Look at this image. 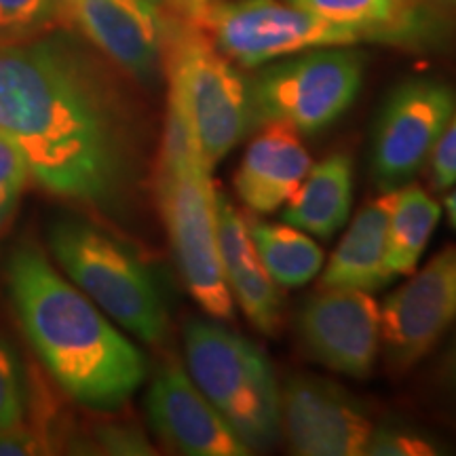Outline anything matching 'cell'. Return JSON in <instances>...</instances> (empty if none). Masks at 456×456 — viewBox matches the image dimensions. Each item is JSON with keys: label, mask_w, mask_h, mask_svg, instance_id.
<instances>
[{"label": "cell", "mask_w": 456, "mask_h": 456, "mask_svg": "<svg viewBox=\"0 0 456 456\" xmlns=\"http://www.w3.org/2000/svg\"><path fill=\"white\" fill-rule=\"evenodd\" d=\"M66 20L134 81L152 85L163 74L169 20L146 0H68Z\"/></svg>", "instance_id": "cell-14"}, {"label": "cell", "mask_w": 456, "mask_h": 456, "mask_svg": "<svg viewBox=\"0 0 456 456\" xmlns=\"http://www.w3.org/2000/svg\"><path fill=\"white\" fill-rule=\"evenodd\" d=\"M169 21H197L214 0H146Z\"/></svg>", "instance_id": "cell-29"}, {"label": "cell", "mask_w": 456, "mask_h": 456, "mask_svg": "<svg viewBox=\"0 0 456 456\" xmlns=\"http://www.w3.org/2000/svg\"><path fill=\"white\" fill-rule=\"evenodd\" d=\"M94 446L104 454H152V444L134 423L112 420L94 429Z\"/></svg>", "instance_id": "cell-26"}, {"label": "cell", "mask_w": 456, "mask_h": 456, "mask_svg": "<svg viewBox=\"0 0 456 456\" xmlns=\"http://www.w3.org/2000/svg\"><path fill=\"white\" fill-rule=\"evenodd\" d=\"M442 218L440 203L419 184L395 188L387 231L385 266L391 281L416 271Z\"/></svg>", "instance_id": "cell-20"}, {"label": "cell", "mask_w": 456, "mask_h": 456, "mask_svg": "<svg viewBox=\"0 0 456 456\" xmlns=\"http://www.w3.org/2000/svg\"><path fill=\"white\" fill-rule=\"evenodd\" d=\"M30 182V169L21 151L0 131V232L9 226Z\"/></svg>", "instance_id": "cell-24"}, {"label": "cell", "mask_w": 456, "mask_h": 456, "mask_svg": "<svg viewBox=\"0 0 456 456\" xmlns=\"http://www.w3.org/2000/svg\"><path fill=\"white\" fill-rule=\"evenodd\" d=\"M362 83L363 57L351 47L281 57L248 83L254 127L281 123L298 134H319L349 110Z\"/></svg>", "instance_id": "cell-7"}, {"label": "cell", "mask_w": 456, "mask_h": 456, "mask_svg": "<svg viewBox=\"0 0 456 456\" xmlns=\"http://www.w3.org/2000/svg\"><path fill=\"white\" fill-rule=\"evenodd\" d=\"M448 452L446 446L431 433L408 425H374L366 444L368 456H436Z\"/></svg>", "instance_id": "cell-23"}, {"label": "cell", "mask_w": 456, "mask_h": 456, "mask_svg": "<svg viewBox=\"0 0 456 456\" xmlns=\"http://www.w3.org/2000/svg\"><path fill=\"white\" fill-rule=\"evenodd\" d=\"M4 277L24 336L55 385L85 408L125 406L146 380L144 353L38 245H17Z\"/></svg>", "instance_id": "cell-2"}, {"label": "cell", "mask_w": 456, "mask_h": 456, "mask_svg": "<svg viewBox=\"0 0 456 456\" xmlns=\"http://www.w3.org/2000/svg\"><path fill=\"white\" fill-rule=\"evenodd\" d=\"M245 148L235 174V191L254 214L281 209L313 167L300 134L288 125L265 123Z\"/></svg>", "instance_id": "cell-15"}, {"label": "cell", "mask_w": 456, "mask_h": 456, "mask_svg": "<svg viewBox=\"0 0 456 456\" xmlns=\"http://www.w3.org/2000/svg\"><path fill=\"white\" fill-rule=\"evenodd\" d=\"M446 3H452V4H456V0H446Z\"/></svg>", "instance_id": "cell-32"}, {"label": "cell", "mask_w": 456, "mask_h": 456, "mask_svg": "<svg viewBox=\"0 0 456 456\" xmlns=\"http://www.w3.org/2000/svg\"><path fill=\"white\" fill-rule=\"evenodd\" d=\"M395 191H383L355 214L322 273V288L376 292L391 281L387 273V231Z\"/></svg>", "instance_id": "cell-18"}, {"label": "cell", "mask_w": 456, "mask_h": 456, "mask_svg": "<svg viewBox=\"0 0 456 456\" xmlns=\"http://www.w3.org/2000/svg\"><path fill=\"white\" fill-rule=\"evenodd\" d=\"M446 214L450 226L456 231V184L450 188V195L446 197Z\"/></svg>", "instance_id": "cell-31"}, {"label": "cell", "mask_w": 456, "mask_h": 456, "mask_svg": "<svg viewBox=\"0 0 456 456\" xmlns=\"http://www.w3.org/2000/svg\"><path fill=\"white\" fill-rule=\"evenodd\" d=\"M0 131L49 195L123 218L146 169L140 114L77 38L49 30L0 41Z\"/></svg>", "instance_id": "cell-1"}, {"label": "cell", "mask_w": 456, "mask_h": 456, "mask_svg": "<svg viewBox=\"0 0 456 456\" xmlns=\"http://www.w3.org/2000/svg\"><path fill=\"white\" fill-rule=\"evenodd\" d=\"M249 235L279 288H302L323 269V252L309 232L292 224H275L265 220H248Z\"/></svg>", "instance_id": "cell-21"}, {"label": "cell", "mask_w": 456, "mask_h": 456, "mask_svg": "<svg viewBox=\"0 0 456 456\" xmlns=\"http://www.w3.org/2000/svg\"><path fill=\"white\" fill-rule=\"evenodd\" d=\"M296 7L355 28L368 43L436 47L448 38L446 20L427 0H288Z\"/></svg>", "instance_id": "cell-17"}, {"label": "cell", "mask_w": 456, "mask_h": 456, "mask_svg": "<svg viewBox=\"0 0 456 456\" xmlns=\"http://www.w3.org/2000/svg\"><path fill=\"white\" fill-rule=\"evenodd\" d=\"M68 0H0V41L49 32L66 20Z\"/></svg>", "instance_id": "cell-22"}, {"label": "cell", "mask_w": 456, "mask_h": 456, "mask_svg": "<svg viewBox=\"0 0 456 456\" xmlns=\"http://www.w3.org/2000/svg\"><path fill=\"white\" fill-rule=\"evenodd\" d=\"M298 336L317 363L366 380L380 351V306L372 292L322 288L302 305Z\"/></svg>", "instance_id": "cell-11"}, {"label": "cell", "mask_w": 456, "mask_h": 456, "mask_svg": "<svg viewBox=\"0 0 456 456\" xmlns=\"http://www.w3.org/2000/svg\"><path fill=\"white\" fill-rule=\"evenodd\" d=\"M216 208H218L222 271L232 302H237L239 309L258 332L275 336L281 328L283 317L279 285L262 265L258 249L249 235L248 220L237 212L231 199L216 191Z\"/></svg>", "instance_id": "cell-16"}, {"label": "cell", "mask_w": 456, "mask_h": 456, "mask_svg": "<svg viewBox=\"0 0 456 456\" xmlns=\"http://www.w3.org/2000/svg\"><path fill=\"white\" fill-rule=\"evenodd\" d=\"M146 414L165 446L188 456H248L252 448L192 383L175 359H165L146 393Z\"/></svg>", "instance_id": "cell-13"}, {"label": "cell", "mask_w": 456, "mask_h": 456, "mask_svg": "<svg viewBox=\"0 0 456 456\" xmlns=\"http://www.w3.org/2000/svg\"><path fill=\"white\" fill-rule=\"evenodd\" d=\"M186 372L249 448L281 437V389L252 340L216 322L191 319L184 328Z\"/></svg>", "instance_id": "cell-5"}, {"label": "cell", "mask_w": 456, "mask_h": 456, "mask_svg": "<svg viewBox=\"0 0 456 456\" xmlns=\"http://www.w3.org/2000/svg\"><path fill=\"white\" fill-rule=\"evenodd\" d=\"M49 249L60 271L102 313L146 345L167 336V306L155 275L127 245L81 218L57 220Z\"/></svg>", "instance_id": "cell-4"}, {"label": "cell", "mask_w": 456, "mask_h": 456, "mask_svg": "<svg viewBox=\"0 0 456 456\" xmlns=\"http://www.w3.org/2000/svg\"><path fill=\"white\" fill-rule=\"evenodd\" d=\"M446 372H448V380L450 385L456 389V338L452 342V346H450V353H448V362H446Z\"/></svg>", "instance_id": "cell-30"}, {"label": "cell", "mask_w": 456, "mask_h": 456, "mask_svg": "<svg viewBox=\"0 0 456 456\" xmlns=\"http://www.w3.org/2000/svg\"><path fill=\"white\" fill-rule=\"evenodd\" d=\"M431 182L436 191L446 192L456 184V110L431 152Z\"/></svg>", "instance_id": "cell-28"}, {"label": "cell", "mask_w": 456, "mask_h": 456, "mask_svg": "<svg viewBox=\"0 0 456 456\" xmlns=\"http://www.w3.org/2000/svg\"><path fill=\"white\" fill-rule=\"evenodd\" d=\"M456 323V245L427 262L380 306V345L391 372H408Z\"/></svg>", "instance_id": "cell-10"}, {"label": "cell", "mask_w": 456, "mask_h": 456, "mask_svg": "<svg viewBox=\"0 0 456 456\" xmlns=\"http://www.w3.org/2000/svg\"><path fill=\"white\" fill-rule=\"evenodd\" d=\"M353 159L334 152L309 169L283 205L281 220L317 239H330L349 220L353 208Z\"/></svg>", "instance_id": "cell-19"}, {"label": "cell", "mask_w": 456, "mask_h": 456, "mask_svg": "<svg viewBox=\"0 0 456 456\" xmlns=\"http://www.w3.org/2000/svg\"><path fill=\"white\" fill-rule=\"evenodd\" d=\"M26 387L9 342L0 336V429L26 420Z\"/></svg>", "instance_id": "cell-25"}, {"label": "cell", "mask_w": 456, "mask_h": 456, "mask_svg": "<svg viewBox=\"0 0 456 456\" xmlns=\"http://www.w3.org/2000/svg\"><path fill=\"white\" fill-rule=\"evenodd\" d=\"M163 74L167 100L191 123L205 163L214 167L254 129L248 83L197 21H169Z\"/></svg>", "instance_id": "cell-6"}, {"label": "cell", "mask_w": 456, "mask_h": 456, "mask_svg": "<svg viewBox=\"0 0 456 456\" xmlns=\"http://www.w3.org/2000/svg\"><path fill=\"white\" fill-rule=\"evenodd\" d=\"M53 452V442L38 427L21 423L0 429V456H32Z\"/></svg>", "instance_id": "cell-27"}, {"label": "cell", "mask_w": 456, "mask_h": 456, "mask_svg": "<svg viewBox=\"0 0 456 456\" xmlns=\"http://www.w3.org/2000/svg\"><path fill=\"white\" fill-rule=\"evenodd\" d=\"M281 427L300 456H357L374 429L366 408L342 387L296 374L281 389Z\"/></svg>", "instance_id": "cell-12"}, {"label": "cell", "mask_w": 456, "mask_h": 456, "mask_svg": "<svg viewBox=\"0 0 456 456\" xmlns=\"http://www.w3.org/2000/svg\"><path fill=\"white\" fill-rule=\"evenodd\" d=\"M456 110V91L440 78L399 83L380 106L370 146V171L380 191L408 184L429 163L433 148Z\"/></svg>", "instance_id": "cell-9"}, {"label": "cell", "mask_w": 456, "mask_h": 456, "mask_svg": "<svg viewBox=\"0 0 456 456\" xmlns=\"http://www.w3.org/2000/svg\"><path fill=\"white\" fill-rule=\"evenodd\" d=\"M199 26L228 60L243 68L266 66L302 51L368 43L355 28L288 0H214Z\"/></svg>", "instance_id": "cell-8"}, {"label": "cell", "mask_w": 456, "mask_h": 456, "mask_svg": "<svg viewBox=\"0 0 456 456\" xmlns=\"http://www.w3.org/2000/svg\"><path fill=\"white\" fill-rule=\"evenodd\" d=\"M209 169L191 123L167 100L157 161L159 209L188 292L209 317L231 322L235 302L222 271L218 208Z\"/></svg>", "instance_id": "cell-3"}]
</instances>
